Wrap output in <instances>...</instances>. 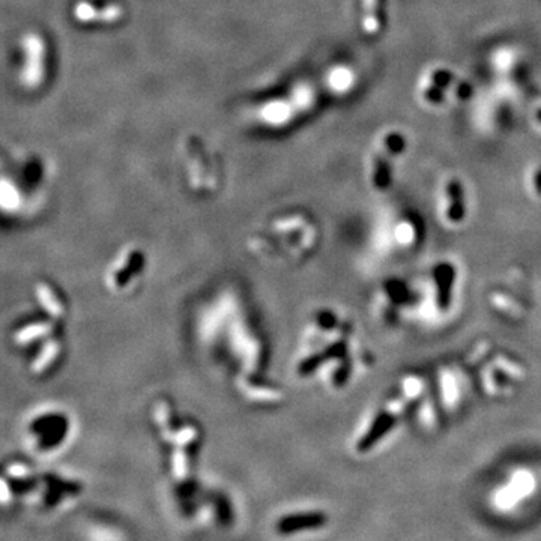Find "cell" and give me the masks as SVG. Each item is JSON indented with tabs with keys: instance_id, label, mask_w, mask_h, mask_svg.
Instances as JSON below:
<instances>
[{
	"instance_id": "8fae6325",
	"label": "cell",
	"mask_w": 541,
	"mask_h": 541,
	"mask_svg": "<svg viewBox=\"0 0 541 541\" xmlns=\"http://www.w3.org/2000/svg\"><path fill=\"white\" fill-rule=\"evenodd\" d=\"M534 187H536L537 194L541 196V169L537 170L534 174Z\"/></svg>"
},
{
	"instance_id": "6da1fadb",
	"label": "cell",
	"mask_w": 541,
	"mask_h": 541,
	"mask_svg": "<svg viewBox=\"0 0 541 541\" xmlns=\"http://www.w3.org/2000/svg\"><path fill=\"white\" fill-rule=\"evenodd\" d=\"M20 71L19 78L26 89H38L47 76V43L38 32H26L20 43Z\"/></svg>"
},
{
	"instance_id": "3957f363",
	"label": "cell",
	"mask_w": 541,
	"mask_h": 541,
	"mask_svg": "<svg viewBox=\"0 0 541 541\" xmlns=\"http://www.w3.org/2000/svg\"><path fill=\"white\" fill-rule=\"evenodd\" d=\"M124 15L121 5L111 3L98 8L89 0H82L74 6V19L80 23H115Z\"/></svg>"
},
{
	"instance_id": "5b68a950",
	"label": "cell",
	"mask_w": 541,
	"mask_h": 541,
	"mask_svg": "<svg viewBox=\"0 0 541 541\" xmlns=\"http://www.w3.org/2000/svg\"><path fill=\"white\" fill-rule=\"evenodd\" d=\"M328 522V517L321 511H310V513H298L286 516L277 523V529L281 534H295L299 531L317 529L322 528Z\"/></svg>"
},
{
	"instance_id": "8992f818",
	"label": "cell",
	"mask_w": 541,
	"mask_h": 541,
	"mask_svg": "<svg viewBox=\"0 0 541 541\" xmlns=\"http://www.w3.org/2000/svg\"><path fill=\"white\" fill-rule=\"evenodd\" d=\"M395 424H397V418L393 415V413L380 412L379 415L373 419L369 430L365 432V435L360 441H358L356 450L360 452H367L371 448H375L376 444L380 439H384V437L393 430Z\"/></svg>"
},
{
	"instance_id": "7a4b0ae2",
	"label": "cell",
	"mask_w": 541,
	"mask_h": 541,
	"mask_svg": "<svg viewBox=\"0 0 541 541\" xmlns=\"http://www.w3.org/2000/svg\"><path fill=\"white\" fill-rule=\"evenodd\" d=\"M310 93L307 89H298L289 98H275L264 102L257 110V119L269 128H278L289 124L299 107H304Z\"/></svg>"
},
{
	"instance_id": "9c48e42d",
	"label": "cell",
	"mask_w": 541,
	"mask_h": 541,
	"mask_svg": "<svg viewBox=\"0 0 541 541\" xmlns=\"http://www.w3.org/2000/svg\"><path fill=\"white\" fill-rule=\"evenodd\" d=\"M373 181L379 189H384L389 185L391 181V170L385 160H378L375 163V173H373Z\"/></svg>"
},
{
	"instance_id": "277c9868",
	"label": "cell",
	"mask_w": 541,
	"mask_h": 541,
	"mask_svg": "<svg viewBox=\"0 0 541 541\" xmlns=\"http://www.w3.org/2000/svg\"><path fill=\"white\" fill-rule=\"evenodd\" d=\"M433 280L436 284V299L437 307L442 312H447L451 306L452 286L456 281V268L450 262H439L433 268Z\"/></svg>"
},
{
	"instance_id": "ba28073f",
	"label": "cell",
	"mask_w": 541,
	"mask_h": 541,
	"mask_svg": "<svg viewBox=\"0 0 541 541\" xmlns=\"http://www.w3.org/2000/svg\"><path fill=\"white\" fill-rule=\"evenodd\" d=\"M378 5L379 0H364V27L369 34H376L379 30V19H378Z\"/></svg>"
},
{
	"instance_id": "52a82bcc",
	"label": "cell",
	"mask_w": 541,
	"mask_h": 541,
	"mask_svg": "<svg viewBox=\"0 0 541 541\" xmlns=\"http://www.w3.org/2000/svg\"><path fill=\"white\" fill-rule=\"evenodd\" d=\"M448 194V220L452 222H460L465 218V200H463V188H461L459 181H451L447 185Z\"/></svg>"
},
{
	"instance_id": "30bf717a",
	"label": "cell",
	"mask_w": 541,
	"mask_h": 541,
	"mask_svg": "<svg viewBox=\"0 0 541 541\" xmlns=\"http://www.w3.org/2000/svg\"><path fill=\"white\" fill-rule=\"evenodd\" d=\"M387 148L393 154H400L404 148V141L400 135H389V137H387Z\"/></svg>"
}]
</instances>
